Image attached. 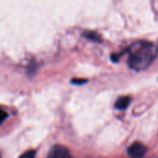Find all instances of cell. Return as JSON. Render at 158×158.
Returning a JSON list of instances; mask_svg holds the SVG:
<instances>
[{
  "instance_id": "6da1fadb",
  "label": "cell",
  "mask_w": 158,
  "mask_h": 158,
  "mask_svg": "<svg viewBox=\"0 0 158 158\" xmlns=\"http://www.w3.org/2000/svg\"><path fill=\"white\" fill-rule=\"evenodd\" d=\"M156 46L146 41H139L129 48L128 65L134 70H143L147 69L156 58Z\"/></svg>"
},
{
  "instance_id": "7a4b0ae2",
  "label": "cell",
  "mask_w": 158,
  "mask_h": 158,
  "mask_svg": "<svg viewBox=\"0 0 158 158\" xmlns=\"http://www.w3.org/2000/svg\"><path fill=\"white\" fill-rule=\"evenodd\" d=\"M146 152L147 148L141 143H134L128 149V154L132 157H142L146 154Z\"/></svg>"
},
{
  "instance_id": "3957f363",
  "label": "cell",
  "mask_w": 158,
  "mask_h": 158,
  "mask_svg": "<svg viewBox=\"0 0 158 158\" xmlns=\"http://www.w3.org/2000/svg\"><path fill=\"white\" fill-rule=\"evenodd\" d=\"M71 156L69 151L62 145H56L54 146L48 155L50 158H69Z\"/></svg>"
},
{
  "instance_id": "277c9868",
  "label": "cell",
  "mask_w": 158,
  "mask_h": 158,
  "mask_svg": "<svg viewBox=\"0 0 158 158\" xmlns=\"http://www.w3.org/2000/svg\"><path fill=\"white\" fill-rule=\"evenodd\" d=\"M131 101V98L130 96H121L116 101L115 106L118 110H125L130 106Z\"/></svg>"
},
{
  "instance_id": "5b68a950",
  "label": "cell",
  "mask_w": 158,
  "mask_h": 158,
  "mask_svg": "<svg viewBox=\"0 0 158 158\" xmlns=\"http://www.w3.org/2000/svg\"><path fill=\"white\" fill-rule=\"evenodd\" d=\"M83 36L85 38H87L90 41H94V42H102L101 40V36L96 33L95 31H85L83 32Z\"/></svg>"
},
{
  "instance_id": "8992f818",
  "label": "cell",
  "mask_w": 158,
  "mask_h": 158,
  "mask_svg": "<svg viewBox=\"0 0 158 158\" xmlns=\"http://www.w3.org/2000/svg\"><path fill=\"white\" fill-rule=\"evenodd\" d=\"M8 117V115H7V113L5 111V110H3V109H0V125L5 121V119L6 118Z\"/></svg>"
},
{
  "instance_id": "52a82bcc",
  "label": "cell",
  "mask_w": 158,
  "mask_h": 158,
  "mask_svg": "<svg viewBox=\"0 0 158 158\" xmlns=\"http://www.w3.org/2000/svg\"><path fill=\"white\" fill-rule=\"evenodd\" d=\"M34 156H35V152H34V151H28V152L24 153L23 155H21V156H20V157L32 158V157H34Z\"/></svg>"
},
{
  "instance_id": "ba28073f",
  "label": "cell",
  "mask_w": 158,
  "mask_h": 158,
  "mask_svg": "<svg viewBox=\"0 0 158 158\" xmlns=\"http://www.w3.org/2000/svg\"><path fill=\"white\" fill-rule=\"evenodd\" d=\"M71 81H72V83H75V84H82V83L86 82L87 81L86 80H81V79H74Z\"/></svg>"
}]
</instances>
